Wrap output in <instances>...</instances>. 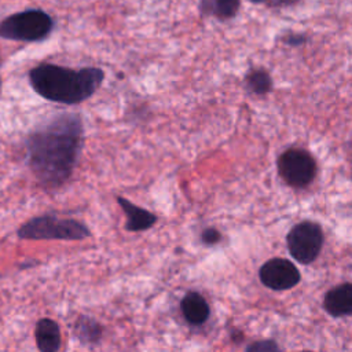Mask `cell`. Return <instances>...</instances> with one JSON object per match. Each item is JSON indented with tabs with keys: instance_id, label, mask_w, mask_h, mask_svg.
<instances>
[{
	"instance_id": "cell-14",
	"label": "cell",
	"mask_w": 352,
	"mask_h": 352,
	"mask_svg": "<svg viewBox=\"0 0 352 352\" xmlns=\"http://www.w3.org/2000/svg\"><path fill=\"white\" fill-rule=\"evenodd\" d=\"M246 87L250 92L256 94V95H264L267 92L271 91L272 88V80H271V76L263 70V69H256V70H252L246 78Z\"/></svg>"
},
{
	"instance_id": "cell-10",
	"label": "cell",
	"mask_w": 352,
	"mask_h": 352,
	"mask_svg": "<svg viewBox=\"0 0 352 352\" xmlns=\"http://www.w3.org/2000/svg\"><path fill=\"white\" fill-rule=\"evenodd\" d=\"M180 309L186 322L192 326L204 324L210 315V308L208 301L198 292L186 293V296L180 302Z\"/></svg>"
},
{
	"instance_id": "cell-4",
	"label": "cell",
	"mask_w": 352,
	"mask_h": 352,
	"mask_svg": "<svg viewBox=\"0 0 352 352\" xmlns=\"http://www.w3.org/2000/svg\"><path fill=\"white\" fill-rule=\"evenodd\" d=\"M54 28L52 18L41 10L12 14L0 22V37L16 41H40Z\"/></svg>"
},
{
	"instance_id": "cell-8",
	"label": "cell",
	"mask_w": 352,
	"mask_h": 352,
	"mask_svg": "<svg viewBox=\"0 0 352 352\" xmlns=\"http://www.w3.org/2000/svg\"><path fill=\"white\" fill-rule=\"evenodd\" d=\"M323 308L334 318L352 315V283L346 282L330 289L323 297Z\"/></svg>"
},
{
	"instance_id": "cell-19",
	"label": "cell",
	"mask_w": 352,
	"mask_h": 352,
	"mask_svg": "<svg viewBox=\"0 0 352 352\" xmlns=\"http://www.w3.org/2000/svg\"><path fill=\"white\" fill-rule=\"evenodd\" d=\"M0 84H1V82H0Z\"/></svg>"
},
{
	"instance_id": "cell-3",
	"label": "cell",
	"mask_w": 352,
	"mask_h": 352,
	"mask_svg": "<svg viewBox=\"0 0 352 352\" xmlns=\"http://www.w3.org/2000/svg\"><path fill=\"white\" fill-rule=\"evenodd\" d=\"M16 235L21 239L33 241H81L88 238L91 231L84 223L76 219L41 214L23 223L18 228Z\"/></svg>"
},
{
	"instance_id": "cell-9",
	"label": "cell",
	"mask_w": 352,
	"mask_h": 352,
	"mask_svg": "<svg viewBox=\"0 0 352 352\" xmlns=\"http://www.w3.org/2000/svg\"><path fill=\"white\" fill-rule=\"evenodd\" d=\"M117 202H118V205L121 206V209L124 210V213L126 216L125 228L128 231H132V232L146 231L157 223V216L154 213L132 204L126 198L117 197Z\"/></svg>"
},
{
	"instance_id": "cell-15",
	"label": "cell",
	"mask_w": 352,
	"mask_h": 352,
	"mask_svg": "<svg viewBox=\"0 0 352 352\" xmlns=\"http://www.w3.org/2000/svg\"><path fill=\"white\" fill-rule=\"evenodd\" d=\"M201 239L205 245H213V243H217L221 239V235L216 228H206V230L202 231Z\"/></svg>"
},
{
	"instance_id": "cell-13",
	"label": "cell",
	"mask_w": 352,
	"mask_h": 352,
	"mask_svg": "<svg viewBox=\"0 0 352 352\" xmlns=\"http://www.w3.org/2000/svg\"><path fill=\"white\" fill-rule=\"evenodd\" d=\"M201 10L220 19H228L238 12L239 0H202Z\"/></svg>"
},
{
	"instance_id": "cell-17",
	"label": "cell",
	"mask_w": 352,
	"mask_h": 352,
	"mask_svg": "<svg viewBox=\"0 0 352 352\" xmlns=\"http://www.w3.org/2000/svg\"><path fill=\"white\" fill-rule=\"evenodd\" d=\"M298 0H270L271 6H278V7H286V6H293Z\"/></svg>"
},
{
	"instance_id": "cell-1",
	"label": "cell",
	"mask_w": 352,
	"mask_h": 352,
	"mask_svg": "<svg viewBox=\"0 0 352 352\" xmlns=\"http://www.w3.org/2000/svg\"><path fill=\"white\" fill-rule=\"evenodd\" d=\"M82 142L78 114L63 113L40 124L26 138L28 165L45 188H58L72 176Z\"/></svg>"
},
{
	"instance_id": "cell-18",
	"label": "cell",
	"mask_w": 352,
	"mask_h": 352,
	"mask_svg": "<svg viewBox=\"0 0 352 352\" xmlns=\"http://www.w3.org/2000/svg\"><path fill=\"white\" fill-rule=\"evenodd\" d=\"M250 1H253V3H261V1H265V0H250Z\"/></svg>"
},
{
	"instance_id": "cell-6",
	"label": "cell",
	"mask_w": 352,
	"mask_h": 352,
	"mask_svg": "<svg viewBox=\"0 0 352 352\" xmlns=\"http://www.w3.org/2000/svg\"><path fill=\"white\" fill-rule=\"evenodd\" d=\"M278 172L292 187H305L316 176L314 157L301 148H289L278 158Z\"/></svg>"
},
{
	"instance_id": "cell-11",
	"label": "cell",
	"mask_w": 352,
	"mask_h": 352,
	"mask_svg": "<svg viewBox=\"0 0 352 352\" xmlns=\"http://www.w3.org/2000/svg\"><path fill=\"white\" fill-rule=\"evenodd\" d=\"M34 338L38 351L41 352H56L60 349V330L55 320L50 318H41L36 323Z\"/></svg>"
},
{
	"instance_id": "cell-7",
	"label": "cell",
	"mask_w": 352,
	"mask_h": 352,
	"mask_svg": "<svg viewBox=\"0 0 352 352\" xmlns=\"http://www.w3.org/2000/svg\"><path fill=\"white\" fill-rule=\"evenodd\" d=\"M258 278L264 286L272 290H287L300 282L301 275L292 261L276 257L267 260L260 267Z\"/></svg>"
},
{
	"instance_id": "cell-16",
	"label": "cell",
	"mask_w": 352,
	"mask_h": 352,
	"mask_svg": "<svg viewBox=\"0 0 352 352\" xmlns=\"http://www.w3.org/2000/svg\"><path fill=\"white\" fill-rule=\"evenodd\" d=\"M278 348L279 346L274 341H260L248 346L249 351H263V349L270 351V349H278Z\"/></svg>"
},
{
	"instance_id": "cell-12",
	"label": "cell",
	"mask_w": 352,
	"mask_h": 352,
	"mask_svg": "<svg viewBox=\"0 0 352 352\" xmlns=\"http://www.w3.org/2000/svg\"><path fill=\"white\" fill-rule=\"evenodd\" d=\"M74 336L82 344H95L100 340L102 326L94 318L80 316L74 323Z\"/></svg>"
},
{
	"instance_id": "cell-5",
	"label": "cell",
	"mask_w": 352,
	"mask_h": 352,
	"mask_svg": "<svg viewBox=\"0 0 352 352\" xmlns=\"http://www.w3.org/2000/svg\"><path fill=\"white\" fill-rule=\"evenodd\" d=\"M287 249L292 257L301 264H311L319 256L323 246V231L314 221L296 224L286 236Z\"/></svg>"
},
{
	"instance_id": "cell-2",
	"label": "cell",
	"mask_w": 352,
	"mask_h": 352,
	"mask_svg": "<svg viewBox=\"0 0 352 352\" xmlns=\"http://www.w3.org/2000/svg\"><path fill=\"white\" fill-rule=\"evenodd\" d=\"M104 73L99 67L80 70L52 63H41L29 72V82L41 98L60 103L77 104L89 99L100 87Z\"/></svg>"
}]
</instances>
